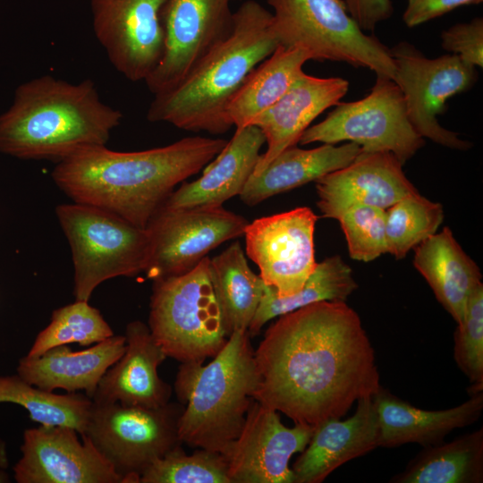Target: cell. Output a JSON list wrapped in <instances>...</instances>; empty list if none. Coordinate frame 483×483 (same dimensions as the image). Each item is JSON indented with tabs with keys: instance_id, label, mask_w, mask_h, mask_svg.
Segmentation results:
<instances>
[{
	"instance_id": "obj_1",
	"label": "cell",
	"mask_w": 483,
	"mask_h": 483,
	"mask_svg": "<svg viewBox=\"0 0 483 483\" xmlns=\"http://www.w3.org/2000/svg\"><path fill=\"white\" fill-rule=\"evenodd\" d=\"M254 399L294 424L341 419L381 387L375 352L358 313L323 301L278 317L254 351Z\"/></svg>"
},
{
	"instance_id": "obj_2",
	"label": "cell",
	"mask_w": 483,
	"mask_h": 483,
	"mask_svg": "<svg viewBox=\"0 0 483 483\" xmlns=\"http://www.w3.org/2000/svg\"><path fill=\"white\" fill-rule=\"evenodd\" d=\"M226 143L219 138L190 136L140 151L94 146L59 161L52 178L74 202L106 209L146 228L177 184L205 168Z\"/></svg>"
},
{
	"instance_id": "obj_3",
	"label": "cell",
	"mask_w": 483,
	"mask_h": 483,
	"mask_svg": "<svg viewBox=\"0 0 483 483\" xmlns=\"http://www.w3.org/2000/svg\"><path fill=\"white\" fill-rule=\"evenodd\" d=\"M123 114L105 104L95 83L43 75L21 84L0 115V152L21 159L62 161L106 145Z\"/></svg>"
},
{
	"instance_id": "obj_4",
	"label": "cell",
	"mask_w": 483,
	"mask_h": 483,
	"mask_svg": "<svg viewBox=\"0 0 483 483\" xmlns=\"http://www.w3.org/2000/svg\"><path fill=\"white\" fill-rule=\"evenodd\" d=\"M277 46L271 13L257 1H245L233 13L231 32L179 84L155 95L147 119L189 131L225 133L233 127L226 116L230 100Z\"/></svg>"
},
{
	"instance_id": "obj_5",
	"label": "cell",
	"mask_w": 483,
	"mask_h": 483,
	"mask_svg": "<svg viewBox=\"0 0 483 483\" xmlns=\"http://www.w3.org/2000/svg\"><path fill=\"white\" fill-rule=\"evenodd\" d=\"M258 384L248 330L233 332L206 365L181 363L174 391L184 406L178 429L182 443L222 453L239 436Z\"/></svg>"
},
{
	"instance_id": "obj_6",
	"label": "cell",
	"mask_w": 483,
	"mask_h": 483,
	"mask_svg": "<svg viewBox=\"0 0 483 483\" xmlns=\"http://www.w3.org/2000/svg\"><path fill=\"white\" fill-rule=\"evenodd\" d=\"M204 258L187 273L153 281L148 327L167 357L181 363L213 358L228 340Z\"/></svg>"
},
{
	"instance_id": "obj_7",
	"label": "cell",
	"mask_w": 483,
	"mask_h": 483,
	"mask_svg": "<svg viewBox=\"0 0 483 483\" xmlns=\"http://www.w3.org/2000/svg\"><path fill=\"white\" fill-rule=\"evenodd\" d=\"M278 46L306 49L315 61L347 63L394 77L390 48L366 34L343 0H267Z\"/></svg>"
},
{
	"instance_id": "obj_8",
	"label": "cell",
	"mask_w": 483,
	"mask_h": 483,
	"mask_svg": "<svg viewBox=\"0 0 483 483\" xmlns=\"http://www.w3.org/2000/svg\"><path fill=\"white\" fill-rule=\"evenodd\" d=\"M73 262V294L86 301L103 282L143 272L148 235L141 228L106 209L74 202L55 208Z\"/></svg>"
},
{
	"instance_id": "obj_9",
	"label": "cell",
	"mask_w": 483,
	"mask_h": 483,
	"mask_svg": "<svg viewBox=\"0 0 483 483\" xmlns=\"http://www.w3.org/2000/svg\"><path fill=\"white\" fill-rule=\"evenodd\" d=\"M183 409L182 403L170 402L158 408L93 402L82 436L123 483H139L155 461L182 445L178 429Z\"/></svg>"
},
{
	"instance_id": "obj_10",
	"label": "cell",
	"mask_w": 483,
	"mask_h": 483,
	"mask_svg": "<svg viewBox=\"0 0 483 483\" xmlns=\"http://www.w3.org/2000/svg\"><path fill=\"white\" fill-rule=\"evenodd\" d=\"M335 106L303 132L301 145L353 142L364 152H389L402 165L425 145L409 120L400 88L386 76L377 75L363 98Z\"/></svg>"
},
{
	"instance_id": "obj_11",
	"label": "cell",
	"mask_w": 483,
	"mask_h": 483,
	"mask_svg": "<svg viewBox=\"0 0 483 483\" xmlns=\"http://www.w3.org/2000/svg\"><path fill=\"white\" fill-rule=\"evenodd\" d=\"M390 53L395 69L393 80L403 95L415 131L423 139L449 148H470L471 143L443 127L437 115L445 111L447 99L475 84L476 67L453 54L428 58L407 41L394 45Z\"/></svg>"
},
{
	"instance_id": "obj_12",
	"label": "cell",
	"mask_w": 483,
	"mask_h": 483,
	"mask_svg": "<svg viewBox=\"0 0 483 483\" xmlns=\"http://www.w3.org/2000/svg\"><path fill=\"white\" fill-rule=\"evenodd\" d=\"M249 221L222 207H162L146 226L148 253L144 273L152 281L194 268L225 242L244 234Z\"/></svg>"
},
{
	"instance_id": "obj_13",
	"label": "cell",
	"mask_w": 483,
	"mask_h": 483,
	"mask_svg": "<svg viewBox=\"0 0 483 483\" xmlns=\"http://www.w3.org/2000/svg\"><path fill=\"white\" fill-rule=\"evenodd\" d=\"M318 216L308 207L257 218L244 231L247 256L279 297L299 292L314 271Z\"/></svg>"
},
{
	"instance_id": "obj_14",
	"label": "cell",
	"mask_w": 483,
	"mask_h": 483,
	"mask_svg": "<svg viewBox=\"0 0 483 483\" xmlns=\"http://www.w3.org/2000/svg\"><path fill=\"white\" fill-rule=\"evenodd\" d=\"M233 0H167L161 13L162 57L144 80L155 95L179 84L233 27Z\"/></svg>"
},
{
	"instance_id": "obj_15",
	"label": "cell",
	"mask_w": 483,
	"mask_h": 483,
	"mask_svg": "<svg viewBox=\"0 0 483 483\" xmlns=\"http://www.w3.org/2000/svg\"><path fill=\"white\" fill-rule=\"evenodd\" d=\"M314 427L284 426L277 411L253 400L239 436L220 453L231 483H294L292 456L307 446Z\"/></svg>"
},
{
	"instance_id": "obj_16",
	"label": "cell",
	"mask_w": 483,
	"mask_h": 483,
	"mask_svg": "<svg viewBox=\"0 0 483 483\" xmlns=\"http://www.w3.org/2000/svg\"><path fill=\"white\" fill-rule=\"evenodd\" d=\"M166 1L90 0L95 36L114 69L131 81H144L162 57Z\"/></svg>"
},
{
	"instance_id": "obj_17",
	"label": "cell",
	"mask_w": 483,
	"mask_h": 483,
	"mask_svg": "<svg viewBox=\"0 0 483 483\" xmlns=\"http://www.w3.org/2000/svg\"><path fill=\"white\" fill-rule=\"evenodd\" d=\"M69 427L25 429L21 458L13 467L18 483H123L91 441Z\"/></svg>"
},
{
	"instance_id": "obj_18",
	"label": "cell",
	"mask_w": 483,
	"mask_h": 483,
	"mask_svg": "<svg viewBox=\"0 0 483 483\" xmlns=\"http://www.w3.org/2000/svg\"><path fill=\"white\" fill-rule=\"evenodd\" d=\"M318 208L324 217H336L352 206L386 209L418 192L389 152L362 151L351 164L318 179Z\"/></svg>"
},
{
	"instance_id": "obj_19",
	"label": "cell",
	"mask_w": 483,
	"mask_h": 483,
	"mask_svg": "<svg viewBox=\"0 0 483 483\" xmlns=\"http://www.w3.org/2000/svg\"><path fill=\"white\" fill-rule=\"evenodd\" d=\"M125 350L100 379L92 397L95 403L158 408L167 404L172 387L157 369L167 358L148 326L140 320L127 324Z\"/></svg>"
},
{
	"instance_id": "obj_20",
	"label": "cell",
	"mask_w": 483,
	"mask_h": 483,
	"mask_svg": "<svg viewBox=\"0 0 483 483\" xmlns=\"http://www.w3.org/2000/svg\"><path fill=\"white\" fill-rule=\"evenodd\" d=\"M348 89L349 81L343 78H320L303 72L277 102L251 123L260 129L267 143L252 174L263 171L285 148L297 145L311 123L340 103Z\"/></svg>"
},
{
	"instance_id": "obj_21",
	"label": "cell",
	"mask_w": 483,
	"mask_h": 483,
	"mask_svg": "<svg viewBox=\"0 0 483 483\" xmlns=\"http://www.w3.org/2000/svg\"><path fill=\"white\" fill-rule=\"evenodd\" d=\"M347 419H330L314 427L305 449L292 466L294 483H321L335 469L379 446L373 396L357 401Z\"/></svg>"
},
{
	"instance_id": "obj_22",
	"label": "cell",
	"mask_w": 483,
	"mask_h": 483,
	"mask_svg": "<svg viewBox=\"0 0 483 483\" xmlns=\"http://www.w3.org/2000/svg\"><path fill=\"white\" fill-rule=\"evenodd\" d=\"M265 136L255 125L235 128L219 154L204 168L203 174L183 182L163 207L169 208L222 207L240 195L260 157Z\"/></svg>"
},
{
	"instance_id": "obj_23",
	"label": "cell",
	"mask_w": 483,
	"mask_h": 483,
	"mask_svg": "<svg viewBox=\"0 0 483 483\" xmlns=\"http://www.w3.org/2000/svg\"><path fill=\"white\" fill-rule=\"evenodd\" d=\"M379 446L396 447L417 443L424 447L442 443L453 430L473 424L483 411V393L470 394L462 404L441 411H426L396 397L382 386L373 395Z\"/></svg>"
},
{
	"instance_id": "obj_24",
	"label": "cell",
	"mask_w": 483,
	"mask_h": 483,
	"mask_svg": "<svg viewBox=\"0 0 483 483\" xmlns=\"http://www.w3.org/2000/svg\"><path fill=\"white\" fill-rule=\"evenodd\" d=\"M125 350L124 335H112L92 347L73 352L67 344L53 347L38 357L24 356L17 374L31 385L49 392L84 390L92 399L97 385Z\"/></svg>"
},
{
	"instance_id": "obj_25",
	"label": "cell",
	"mask_w": 483,
	"mask_h": 483,
	"mask_svg": "<svg viewBox=\"0 0 483 483\" xmlns=\"http://www.w3.org/2000/svg\"><path fill=\"white\" fill-rule=\"evenodd\" d=\"M413 250V266L425 278L439 303L457 324L461 323L470 296L482 284L479 267L447 226Z\"/></svg>"
},
{
	"instance_id": "obj_26",
	"label": "cell",
	"mask_w": 483,
	"mask_h": 483,
	"mask_svg": "<svg viewBox=\"0 0 483 483\" xmlns=\"http://www.w3.org/2000/svg\"><path fill=\"white\" fill-rule=\"evenodd\" d=\"M361 152V148L353 142L323 144L308 149L297 145L289 147L259 174L250 175L240 199L247 206H256L348 165Z\"/></svg>"
},
{
	"instance_id": "obj_27",
	"label": "cell",
	"mask_w": 483,
	"mask_h": 483,
	"mask_svg": "<svg viewBox=\"0 0 483 483\" xmlns=\"http://www.w3.org/2000/svg\"><path fill=\"white\" fill-rule=\"evenodd\" d=\"M309 60L312 57L306 49L277 46L252 70L230 100L226 116L231 124L235 128L250 125L286 93Z\"/></svg>"
},
{
	"instance_id": "obj_28",
	"label": "cell",
	"mask_w": 483,
	"mask_h": 483,
	"mask_svg": "<svg viewBox=\"0 0 483 483\" xmlns=\"http://www.w3.org/2000/svg\"><path fill=\"white\" fill-rule=\"evenodd\" d=\"M213 288L228 336L248 327L260 303L265 284L250 267L239 242L209 259Z\"/></svg>"
},
{
	"instance_id": "obj_29",
	"label": "cell",
	"mask_w": 483,
	"mask_h": 483,
	"mask_svg": "<svg viewBox=\"0 0 483 483\" xmlns=\"http://www.w3.org/2000/svg\"><path fill=\"white\" fill-rule=\"evenodd\" d=\"M483 428L424 447L393 483H481Z\"/></svg>"
},
{
	"instance_id": "obj_30",
	"label": "cell",
	"mask_w": 483,
	"mask_h": 483,
	"mask_svg": "<svg viewBox=\"0 0 483 483\" xmlns=\"http://www.w3.org/2000/svg\"><path fill=\"white\" fill-rule=\"evenodd\" d=\"M358 288L353 273L339 255L317 263L303 287L294 294L279 297L274 288L264 286L257 311L248 327L250 337L258 335L269 320L323 301H343Z\"/></svg>"
},
{
	"instance_id": "obj_31",
	"label": "cell",
	"mask_w": 483,
	"mask_h": 483,
	"mask_svg": "<svg viewBox=\"0 0 483 483\" xmlns=\"http://www.w3.org/2000/svg\"><path fill=\"white\" fill-rule=\"evenodd\" d=\"M15 403L27 410L39 425L64 426L85 433L92 399L87 394H56L25 381L18 374L0 376V403Z\"/></svg>"
},
{
	"instance_id": "obj_32",
	"label": "cell",
	"mask_w": 483,
	"mask_h": 483,
	"mask_svg": "<svg viewBox=\"0 0 483 483\" xmlns=\"http://www.w3.org/2000/svg\"><path fill=\"white\" fill-rule=\"evenodd\" d=\"M445 217L443 206L418 192L386 209V252L402 259L436 233Z\"/></svg>"
},
{
	"instance_id": "obj_33",
	"label": "cell",
	"mask_w": 483,
	"mask_h": 483,
	"mask_svg": "<svg viewBox=\"0 0 483 483\" xmlns=\"http://www.w3.org/2000/svg\"><path fill=\"white\" fill-rule=\"evenodd\" d=\"M114 335L97 309L75 300L53 311L50 323L38 333L26 356L38 357L53 347L72 343L88 346Z\"/></svg>"
},
{
	"instance_id": "obj_34",
	"label": "cell",
	"mask_w": 483,
	"mask_h": 483,
	"mask_svg": "<svg viewBox=\"0 0 483 483\" xmlns=\"http://www.w3.org/2000/svg\"><path fill=\"white\" fill-rule=\"evenodd\" d=\"M139 483H231L220 453L199 448L187 454L182 445L155 461Z\"/></svg>"
},
{
	"instance_id": "obj_35",
	"label": "cell",
	"mask_w": 483,
	"mask_h": 483,
	"mask_svg": "<svg viewBox=\"0 0 483 483\" xmlns=\"http://www.w3.org/2000/svg\"><path fill=\"white\" fill-rule=\"evenodd\" d=\"M454 360L468 377L470 394L483 390V284L469 298L454 333Z\"/></svg>"
},
{
	"instance_id": "obj_36",
	"label": "cell",
	"mask_w": 483,
	"mask_h": 483,
	"mask_svg": "<svg viewBox=\"0 0 483 483\" xmlns=\"http://www.w3.org/2000/svg\"><path fill=\"white\" fill-rule=\"evenodd\" d=\"M344 233L349 255L363 262L386 253V210L371 206H352L337 217Z\"/></svg>"
},
{
	"instance_id": "obj_37",
	"label": "cell",
	"mask_w": 483,
	"mask_h": 483,
	"mask_svg": "<svg viewBox=\"0 0 483 483\" xmlns=\"http://www.w3.org/2000/svg\"><path fill=\"white\" fill-rule=\"evenodd\" d=\"M441 46L464 62L483 67V18L476 17L470 22L457 23L441 34Z\"/></svg>"
},
{
	"instance_id": "obj_38",
	"label": "cell",
	"mask_w": 483,
	"mask_h": 483,
	"mask_svg": "<svg viewBox=\"0 0 483 483\" xmlns=\"http://www.w3.org/2000/svg\"><path fill=\"white\" fill-rule=\"evenodd\" d=\"M483 0H407L402 15L405 25L413 28L453 10L470 4H478Z\"/></svg>"
},
{
	"instance_id": "obj_39",
	"label": "cell",
	"mask_w": 483,
	"mask_h": 483,
	"mask_svg": "<svg viewBox=\"0 0 483 483\" xmlns=\"http://www.w3.org/2000/svg\"><path fill=\"white\" fill-rule=\"evenodd\" d=\"M349 14L363 31H374L376 26L389 19L394 8L391 0H343Z\"/></svg>"
},
{
	"instance_id": "obj_40",
	"label": "cell",
	"mask_w": 483,
	"mask_h": 483,
	"mask_svg": "<svg viewBox=\"0 0 483 483\" xmlns=\"http://www.w3.org/2000/svg\"><path fill=\"white\" fill-rule=\"evenodd\" d=\"M8 466L6 447L4 441L0 440V469H5Z\"/></svg>"
},
{
	"instance_id": "obj_41",
	"label": "cell",
	"mask_w": 483,
	"mask_h": 483,
	"mask_svg": "<svg viewBox=\"0 0 483 483\" xmlns=\"http://www.w3.org/2000/svg\"><path fill=\"white\" fill-rule=\"evenodd\" d=\"M9 482V477L4 469H0V483Z\"/></svg>"
}]
</instances>
